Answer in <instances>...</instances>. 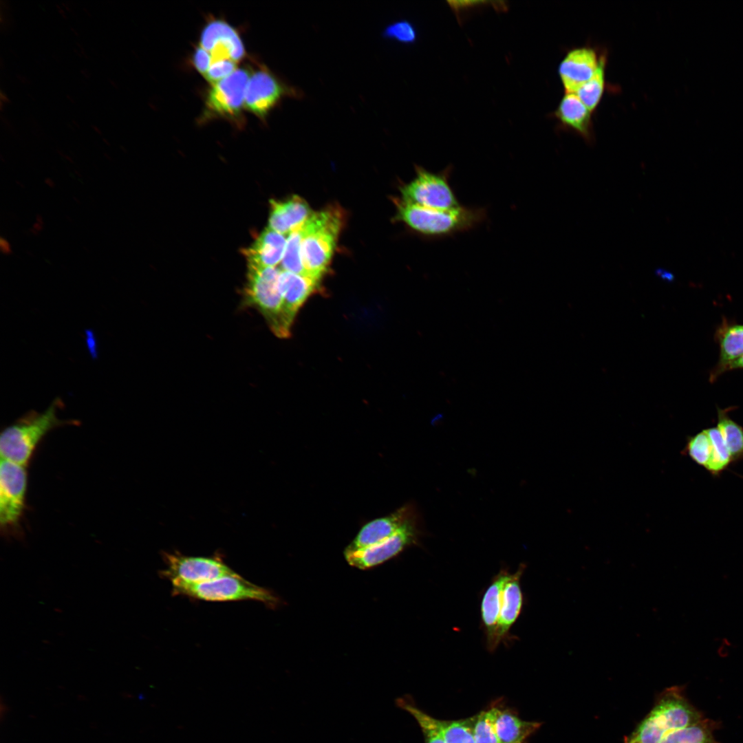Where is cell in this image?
I'll return each mask as SVG.
<instances>
[{
  "instance_id": "cell-1",
  "label": "cell",
  "mask_w": 743,
  "mask_h": 743,
  "mask_svg": "<svg viewBox=\"0 0 743 743\" xmlns=\"http://www.w3.org/2000/svg\"><path fill=\"white\" fill-rule=\"evenodd\" d=\"M702 713L693 706L682 686L665 689L655 705L625 743H660L675 731L691 726L703 719Z\"/></svg>"
},
{
  "instance_id": "cell-2",
  "label": "cell",
  "mask_w": 743,
  "mask_h": 743,
  "mask_svg": "<svg viewBox=\"0 0 743 743\" xmlns=\"http://www.w3.org/2000/svg\"><path fill=\"white\" fill-rule=\"evenodd\" d=\"M398 217L409 228L429 239H441L472 230L486 218L481 207L460 206L438 209L396 200Z\"/></svg>"
},
{
  "instance_id": "cell-3",
  "label": "cell",
  "mask_w": 743,
  "mask_h": 743,
  "mask_svg": "<svg viewBox=\"0 0 743 743\" xmlns=\"http://www.w3.org/2000/svg\"><path fill=\"white\" fill-rule=\"evenodd\" d=\"M343 224L339 209L330 208L312 213L303 223L301 256L308 277L319 281L333 254Z\"/></svg>"
},
{
  "instance_id": "cell-4",
  "label": "cell",
  "mask_w": 743,
  "mask_h": 743,
  "mask_svg": "<svg viewBox=\"0 0 743 743\" xmlns=\"http://www.w3.org/2000/svg\"><path fill=\"white\" fill-rule=\"evenodd\" d=\"M62 401L56 398L41 413L32 411L5 429L0 436L1 459L26 466L36 447L53 429L65 424L57 416Z\"/></svg>"
},
{
  "instance_id": "cell-5",
  "label": "cell",
  "mask_w": 743,
  "mask_h": 743,
  "mask_svg": "<svg viewBox=\"0 0 743 743\" xmlns=\"http://www.w3.org/2000/svg\"><path fill=\"white\" fill-rule=\"evenodd\" d=\"M281 270L276 267H261L248 263L247 281L243 305L257 309L275 336L286 338L281 316L282 297L279 289Z\"/></svg>"
},
{
  "instance_id": "cell-6",
  "label": "cell",
  "mask_w": 743,
  "mask_h": 743,
  "mask_svg": "<svg viewBox=\"0 0 743 743\" xmlns=\"http://www.w3.org/2000/svg\"><path fill=\"white\" fill-rule=\"evenodd\" d=\"M173 592L207 601H257L276 606L279 599L270 590L252 583L237 573L199 584L172 583Z\"/></svg>"
},
{
  "instance_id": "cell-7",
  "label": "cell",
  "mask_w": 743,
  "mask_h": 743,
  "mask_svg": "<svg viewBox=\"0 0 743 743\" xmlns=\"http://www.w3.org/2000/svg\"><path fill=\"white\" fill-rule=\"evenodd\" d=\"M415 177L402 186V200L424 207L451 209L460 205L450 184L451 167L432 172L416 166Z\"/></svg>"
},
{
  "instance_id": "cell-8",
  "label": "cell",
  "mask_w": 743,
  "mask_h": 743,
  "mask_svg": "<svg viewBox=\"0 0 743 743\" xmlns=\"http://www.w3.org/2000/svg\"><path fill=\"white\" fill-rule=\"evenodd\" d=\"M422 534L420 517L416 512L389 537L365 548L344 552V555L350 566L368 569L393 558L409 546L417 545Z\"/></svg>"
},
{
  "instance_id": "cell-9",
  "label": "cell",
  "mask_w": 743,
  "mask_h": 743,
  "mask_svg": "<svg viewBox=\"0 0 743 743\" xmlns=\"http://www.w3.org/2000/svg\"><path fill=\"white\" fill-rule=\"evenodd\" d=\"M304 92L290 85L266 67L250 75L245 95L244 107L264 119L286 97L301 99Z\"/></svg>"
},
{
  "instance_id": "cell-10",
  "label": "cell",
  "mask_w": 743,
  "mask_h": 743,
  "mask_svg": "<svg viewBox=\"0 0 743 743\" xmlns=\"http://www.w3.org/2000/svg\"><path fill=\"white\" fill-rule=\"evenodd\" d=\"M164 557L166 567L162 574L171 583L199 584L236 573L219 557H190L175 552L164 553Z\"/></svg>"
},
{
  "instance_id": "cell-11",
  "label": "cell",
  "mask_w": 743,
  "mask_h": 743,
  "mask_svg": "<svg viewBox=\"0 0 743 743\" xmlns=\"http://www.w3.org/2000/svg\"><path fill=\"white\" fill-rule=\"evenodd\" d=\"M25 466L1 459L0 464V523L16 526L23 513L27 490Z\"/></svg>"
},
{
  "instance_id": "cell-12",
  "label": "cell",
  "mask_w": 743,
  "mask_h": 743,
  "mask_svg": "<svg viewBox=\"0 0 743 743\" xmlns=\"http://www.w3.org/2000/svg\"><path fill=\"white\" fill-rule=\"evenodd\" d=\"M250 73L237 68L228 77L212 84L205 100L211 116L234 118L241 115Z\"/></svg>"
},
{
  "instance_id": "cell-13",
  "label": "cell",
  "mask_w": 743,
  "mask_h": 743,
  "mask_svg": "<svg viewBox=\"0 0 743 743\" xmlns=\"http://www.w3.org/2000/svg\"><path fill=\"white\" fill-rule=\"evenodd\" d=\"M200 43L209 52L213 62L228 59L237 63L245 56L244 44L237 30L220 19L211 21L204 26Z\"/></svg>"
},
{
  "instance_id": "cell-14",
  "label": "cell",
  "mask_w": 743,
  "mask_h": 743,
  "mask_svg": "<svg viewBox=\"0 0 743 743\" xmlns=\"http://www.w3.org/2000/svg\"><path fill=\"white\" fill-rule=\"evenodd\" d=\"M600 56L590 47L569 50L559 65L558 73L566 93L577 91L595 74Z\"/></svg>"
},
{
  "instance_id": "cell-15",
  "label": "cell",
  "mask_w": 743,
  "mask_h": 743,
  "mask_svg": "<svg viewBox=\"0 0 743 743\" xmlns=\"http://www.w3.org/2000/svg\"><path fill=\"white\" fill-rule=\"evenodd\" d=\"M318 285L319 281L311 277L281 270L279 289L282 297L281 316L288 334L298 310Z\"/></svg>"
},
{
  "instance_id": "cell-16",
  "label": "cell",
  "mask_w": 743,
  "mask_h": 743,
  "mask_svg": "<svg viewBox=\"0 0 743 743\" xmlns=\"http://www.w3.org/2000/svg\"><path fill=\"white\" fill-rule=\"evenodd\" d=\"M416 512L414 506L407 504L386 517L368 522L362 527L345 552L365 548L389 537Z\"/></svg>"
},
{
  "instance_id": "cell-17",
  "label": "cell",
  "mask_w": 743,
  "mask_h": 743,
  "mask_svg": "<svg viewBox=\"0 0 743 743\" xmlns=\"http://www.w3.org/2000/svg\"><path fill=\"white\" fill-rule=\"evenodd\" d=\"M525 568L524 564H520L515 572L509 574L504 585L496 633L498 646L509 639L510 630L521 612L524 595L520 581Z\"/></svg>"
},
{
  "instance_id": "cell-18",
  "label": "cell",
  "mask_w": 743,
  "mask_h": 743,
  "mask_svg": "<svg viewBox=\"0 0 743 743\" xmlns=\"http://www.w3.org/2000/svg\"><path fill=\"white\" fill-rule=\"evenodd\" d=\"M509 574L507 569L500 570L493 577L481 601L482 623L486 638V645L490 652H495L498 647L496 633L501 609L502 590Z\"/></svg>"
},
{
  "instance_id": "cell-19",
  "label": "cell",
  "mask_w": 743,
  "mask_h": 743,
  "mask_svg": "<svg viewBox=\"0 0 743 743\" xmlns=\"http://www.w3.org/2000/svg\"><path fill=\"white\" fill-rule=\"evenodd\" d=\"M714 337L719 345L720 355L710 372V382L728 372L729 366L743 355V325L724 319L716 328Z\"/></svg>"
},
{
  "instance_id": "cell-20",
  "label": "cell",
  "mask_w": 743,
  "mask_h": 743,
  "mask_svg": "<svg viewBox=\"0 0 743 743\" xmlns=\"http://www.w3.org/2000/svg\"><path fill=\"white\" fill-rule=\"evenodd\" d=\"M312 214L308 203L297 195L284 201L271 200L268 227L286 235L305 222Z\"/></svg>"
},
{
  "instance_id": "cell-21",
  "label": "cell",
  "mask_w": 743,
  "mask_h": 743,
  "mask_svg": "<svg viewBox=\"0 0 743 743\" xmlns=\"http://www.w3.org/2000/svg\"><path fill=\"white\" fill-rule=\"evenodd\" d=\"M592 113L575 93H566L553 116L566 128L578 133L586 142L594 140Z\"/></svg>"
},
{
  "instance_id": "cell-22",
  "label": "cell",
  "mask_w": 743,
  "mask_h": 743,
  "mask_svg": "<svg viewBox=\"0 0 743 743\" xmlns=\"http://www.w3.org/2000/svg\"><path fill=\"white\" fill-rule=\"evenodd\" d=\"M287 239L267 227L251 246L244 250L248 263L261 267H275L282 261Z\"/></svg>"
},
{
  "instance_id": "cell-23",
  "label": "cell",
  "mask_w": 743,
  "mask_h": 743,
  "mask_svg": "<svg viewBox=\"0 0 743 743\" xmlns=\"http://www.w3.org/2000/svg\"><path fill=\"white\" fill-rule=\"evenodd\" d=\"M494 726L500 743H524L526 738L535 731L540 723L524 721L508 710L491 709Z\"/></svg>"
},
{
  "instance_id": "cell-24",
  "label": "cell",
  "mask_w": 743,
  "mask_h": 743,
  "mask_svg": "<svg viewBox=\"0 0 743 743\" xmlns=\"http://www.w3.org/2000/svg\"><path fill=\"white\" fill-rule=\"evenodd\" d=\"M717 722L703 718L687 727L670 733L660 743H720L714 736Z\"/></svg>"
},
{
  "instance_id": "cell-25",
  "label": "cell",
  "mask_w": 743,
  "mask_h": 743,
  "mask_svg": "<svg viewBox=\"0 0 743 743\" xmlns=\"http://www.w3.org/2000/svg\"><path fill=\"white\" fill-rule=\"evenodd\" d=\"M731 407L718 408V423L725 444L730 453L732 462L743 460V427L729 416Z\"/></svg>"
},
{
  "instance_id": "cell-26",
  "label": "cell",
  "mask_w": 743,
  "mask_h": 743,
  "mask_svg": "<svg viewBox=\"0 0 743 743\" xmlns=\"http://www.w3.org/2000/svg\"><path fill=\"white\" fill-rule=\"evenodd\" d=\"M606 58L600 56L599 64L594 76L575 93L583 104L593 112L599 105L605 85Z\"/></svg>"
},
{
  "instance_id": "cell-27",
  "label": "cell",
  "mask_w": 743,
  "mask_h": 743,
  "mask_svg": "<svg viewBox=\"0 0 743 743\" xmlns=\"http://www.w3.org/2000/svg\"><path fill=\"white\" fill-rule=\"evenodd\" d=\"M397 705L408 711L418 722L424 736L425 743H446L440 731L438 720L418 709L408 698H398Z\"/></svg>"
},
{
  "instance_id": "cell-28",
  "label": "cell",
  "mask_w": 743,
  "mask_h": 743,
  "mask_svg": "<svg viewBox=\"0 0 743 743\" xmlns=\"http://www.w3.org/2000/svg\"><path fill=\"white\" fill-rule=\"evenodd\" d=\"M705 429L712 445L711 458L705 469L715 476L725 470L733 462L719 429L715 427Z\"/></svg>"
},
{
  "instance_id": "cell-29",
  "label": "cell",
  "mask_w": 743,
  "mask_h": 743,
  "mask_svg": "<svg viewBox=\"0 0 743 743\" xmlns=\"http://www.w3.org/2000/svg\"><path fill=\"white\" fill-rule=\"evenodd\" d=\"M302 224L297 227L288 235L284 255L281 261V267L282 270L308 277L303 266L301 256V244L303 237Z\"/></svg>"
},
{
  "instance_id": "cell-30",
  "label": "cell",
  "mask_w": 743,
  "mask_h": 743,
  "mask_svg": "<svg viewBox=\"0 0 743 743\" xmlns=\"http://www.w3.org/2000/svg\"><path fill=\"white\" fill-rule=\"evenodd\" d=\"M438 724L446 743H476L473 733V718L460 721L438 720Z\"/></svg>"
},
{
  "instance_id": "cell-31",
  "label": "cell",
  "mask_w": 743,
  "mask_h": 743,
  "mask_svg": "<svg viewBox=\"0 0 743 743\" xmlns=\"http://www.w3.org/2000/svg\"><path fill=\"white\" fill-rule=\"evenodd\" d=\"M684 451L694 462L705 469L712 452L711 442L706 429L689 437Z\"/></svg>"
},
{
  "instance_id": "cell-32",
  "label": "cell",
  "mask_w": 743,
  "mask_h": 743,
  "mask_svg": "<svg viewBox=\"0 0 743 743\" xmlns=\"http://www.w3.org/2000/svg\"><path fill=\"white\" fill-rule=\"evenodd\" d=\"M382 36L399 43L411 45L418 39V30L413 23L401 19L387 25L382 32Z\"/></svg>"
},
{
  "instance_id": "cell-33",
  "label": "cell",
  "mask_w": 743,
  "mask_h": 743,
  "mask_svg": "<svg viewBox=\"0 0 743 743\" xmlns=\"http://www.w3.org/2000/svg\"><path fill=\"white\" fill-rule=\"evenodd\" d=\"M473 733L476 743H500L495 732L491 709L473 718Z\"/></svg>"
},
{
  "instance_id": "cell-34",
  "label": "cell",
  "mask_w": 743,
  "mask_h": 743,
  "mask_svg": "<svg viewBox=\"0 0 743 743\" xmlns=\"http://www.w3.org/2000/svg\"><path fill=\"white\" fill-rule=\"evenodd\" d=\"M236 66L237 63L231 60L215 61L212 63L204 76L213 84L230 76L237 69Z\"/></svg>"
},
{
  "instance_id": "cell-35",
  "label": "cell",
  "mask_w": 743,
  "mask_h": 743,
  "mask_svg": "<svg viewBox=\"0 0 743 743\" xmlns=\"http://www.w3.org/2000/svg\"><path fill=\"white\" fill-rule=\"evenodd\" d=\"M193 62L197 70L204 76L211 67L213 60L209 52L200 46L193 54Z\"/></svg>"
},
{
  "instance_id": "cell-36",
  "label": "cell",
  "mask_w": 743,
  "mask_h": 743,
  "mask_svg": "<svg viewBox=\"0 0 743 743\" xmlns=\"http://www.w3.org/2000/svg\"><path fill=\"white\" fill-rule=\"evenodd\" d=\"M0 250L4 255H10L12 254V249L9 241L3 237H0Z\"/></svg>"
},
{
  "instance_id": "cell-37",
  "label": "cell",
  "mask_w": 743,
  "mask_h": 743,
  "mask_svg": "<svg viewBox=\"0 0 743 743\" xmlns=\"http://www.w3.org/2000/svg\"><path fill=\"white\" fill-rule=\"evenodd\" d=\"M740 369H743V355L729 366L728 371Z\"/></svg>"
},
{
  "instance_id": "cell-38",
  "label": "cell",
  "mask_w": 743,
  "mask_h": 743,
  "mask_svg": "<svg viewBox=\"0 0 743 743\" xmlns=\"http://www.w3.org/2000/svg\"><path fill=\"white\" fill-rule=\"evenodd\" d=\"M0 99H1V101L3 102L5 104H8V103H11V100L9 98V97L3 91H0Z\"/></svg>"
},
{
  "instance_id": "cell-39",
  "label": "cell",
  "mask_w": 743,
  "mask_h": 743,
  "mask_svg": "<svg viewBox=\"0 0 743 743\" xmlns=\"http://www.w3.org/2000/svg\"><path fill=\"white\" fill-rule=\"evenodd\" d=\"M44 183L50 188H54L56 186L54 181L49 177L44 180Z\"/></svg>"
},
{
  "instance_id": "cell-40",
  "label": "cell",
  "mask_w": 743,
  "mask_h": 743,
  "mask_svg": "<svg viewBox=\"0 0 743 743\" xmlns=\"http://www.w3.org/2000/svg\"><path fill=\"white\" fill-rule=\"evenodd\" d=\"M56 8L58 13L61 14V16L63 19H66L67 17V15L65 14V11L64 8H63L62 6L56 5Z\"/></svg>"
},
{
  "instance_id": "cell-41",
  "label": "cell",
  "mask_w": 743,
  "mask_h": 743,
  "mask_svg": "<svg viewBox=\"0 0 743 743\" xmlns=\"http://www.w3.org/2000/svg\"><path fill=\"white\" fill-rule=\"evenodd\" d=\"M32 228L40 233L43 230L44 226L41 224L35 222L32 224Z\"/></svg>"
},
{
  "instance_id": "cell-42",
  "label": "cell",
  "mask_w": 743,
  "mask_h": 743,
  "mask_svg": "<svg viewBox=\"0 0 743 743\" xmlns=\"http://www.w3.org/2000/svg\"><path fill=\"white\" fill-rule=\"evenodd\" d=\"M80 74L86 78H89L91 76L89 72L86 69H81Z\"/></svg>"
},
{
  "instance_id": "cell-43",
  "label": "cell",
  "mask_w": 743,
  "mask_h": 743,
  "mask_svg": "<svg viewBox=\"0 0 743 743\" xmlns=\"http://www.w3.org/2000/svg\"><path fill=\"white\" fill-rule=\"evenodd\" d=\"M91 128L97 134H98V135H102L103 134L102 130L100 129L99 127H98V126H96L95 125H92Z\"/></svg>"
},
{
  "instance_id": "cell-44",
  "label": "cell",
  "mask_w": 743,
  "mask_h": 743,
  "mask_svg": "<svg viewBox=\"0 0 743 743\" xmlns=\"http://www.w3.org/2000/svg\"><path fill=\"white\" fill-rule=\"evenodd\" d=\"M35 219H36V222H38V223L41 224L43 225L44 224L43 218V217H42V215L41 214H37L36 215Z\"/></svg>"
},
{
  "instance_id": "cell-45",
  "label": "cell",
  "mask_w": 743,
  "mask_h": 743,
  "mask_svg": "<svg viewBox=\"0 0 743 743\" xmlns=\"http://www.w3.org/2000/svg\"><path fill=\"white\" fill-rule=\"evenodd\" d=\"M17 78H18V79H19V80H20L21 82H22L23 83H25V84H27V83H28V82H29L28 79V78H27L26 77L23 76H21V75H19V74H18V75H17Z\"/></svg>"
},
{
  "instance_id": "cell-46",
  "label": "cell",
  "mask_w": 743,
  "mask_h": 743,
  "mask_svg": "<svg viewBox=\"0 0 743 743\" xmlns=\"http://www.w3.org/2000/svg\"><path fill=\"white\" fill-rule=\"evenodd\" d=\"M76 45L80 49V54H83V56H85L86 58H88V57L87 56V54H86V53H85V52L84 50L83 47L78 43H77Z\"/></svg>"
},
{
  "instance_id": "cell-47",
  "label": "cell",
  "mask_w": 743,
  "mask_h": 743,
  "mask_svg": "<svg viewBox=\"0 0 743 743\" xmlns=\"http://www.w3.org/2000/svg\"><path fill=\"white\" fill-rule=\"evenodd\" d=\"M109 83L114 88L118 89V85L113 79H109Z\"/></svg>"
},
{
  "instance_id": "cell-48",
  "label": "cell",
  "mask_w": 743,
  "mask_h": 743,
  "mask_svg": "<svg viewBox=\"0 0 743 743\" xmlns=\"http://www.w3.org/2000/svg\"><path fill=\"white\" fill-rule=\"evenodd\" d=\"M63 158H65V160H67V162H69V163H71V164H74V160H73V158H72L71 156H69V155H68L65 154V155H64V157H63Z\"/></svg>"
},
{
  "instance_id": "cell-49",
  "label": "cell",
  "mask_w": 743,
  "mask_h": 743,
  "mask_svg": "<svg viewBox=\"0 0 743 743\" xmlns=\"http://www.w3.org/2000/svg\"><path fill=\"white\" fill-rule=\"evenodd\" d=\"M29 232H30V233L31 234H32V235H33L34 236H38V235H39V232H38L37 230H36L35 229H34V228H33L32 227V228H30L29 229Z\"/></svg>"
},
{
  "instance_id": "cell-50",
  "label": "cell",
  "mask_w": 743,
  "mask_h": 743,
  "mask_svg": "<svg viewBox=\"0 0 743 743\" xmlns=\"http://www.w3.org/2000/svg\"><path fill=\"white\" fill-rule=\"evenodd\" d=\"M61 5H62V7H63V8H64V9H65V10H66V11H67V12H71V8H70V7L69 6V5H67V3H62V4H61Z\"/></svg>"
},
{
  "instance_id": "cell-51",
  "label": "cell",
  "mask_w": 743,
  "mask_h": 743,
  "mask_svg": "<svg viewBox=\"0 0 743 743\" xmlns=\"http://www.w3.org/2000/svg\"><path fill=\"white\" fill-rule=\"evenodd\" d=\"M103 154H104V157H105V158H106L107 160H113V159H112V158H111V156L110 155V154H109V153H104Z\"/></svg>"
},
{
  "instance_id": "cell-52",
  "label": "cell",
  "mask_w": 743,
  "mask_h": 743,
  "mask_svg": "<svg viewBox=\"0 0 743 743\" xmlns=\"http://www.w3.org/2000/svg\"><path fill=\"white\" fill-rule=\"evenodd\" d=\"M119 148L123 153H127V148L125 146L121 144V145L119 146Z\"/></svg>"
},
{
  "instance_id": "cell-53",
  "label": "cell",
  "mask_w": 743,
  "mask_h": 743,
  "mask_svg": "<svg viewBox=\"0 0 743 743\" xmlns=\"http://www.w3.org/2000/svg\"><path fill=\"white\" fill-rule=\"evenodd\" d=\"M16 184H17V185H19V186L20 187H21V188H24V187H25V185H24V184H23V183L22 182H21V181H19V180H16Z\"/></svg>"
},
{
  "instance_id": "cell-54",
  "label": "cell",
  "mask_w": 743,
  "mask_h": 743,
  "mask_svg": "<svg viewBox=\"0 0 743 743\" xmlns=\"http://www.w3.org/2000/svg\"><path fill=\"white\" fill-rule=\"evenodd\" d=\"M70 30L75 36H78V32H76V30L73 27H70Z\"/></svg>"
},
{
  "instance_id": "cell-55",
  "label": "cell",
  "mask_w": 743,
  "mask_h": 743,
  "mask_svg": "<svg viewBox=\"0 0 743 743\" xmlns=\"http://www.w3.org/2000/svg\"><path fill=\"white\" fill-rule=\"evenodd\" d=\"M103 142H104V143H105V144H106L107 146H110V142H109V140H107V138H103Z\"/></svg>"
},
{
  "instance_id": "cell-56",
  "label": "cell",
  "mask_w": 743,
  "mask_h": 743,
  "mask_svg": "<svg viewBox=\"0 0 743 743\" xmlns=\"http://www.w3.org/2000/svg\"><path fill=\"white\" fill-rule=\"evenodd\" d=\"M66 97L71 103H75L74 98L70 95H67Z\"/></svg>"
},
{
  "instance_id": "cell-57",
  "label": "cell",
  "mask_w": 743,
  "mask_h": 743,
  "mask_svg": "<svg viewBox=\"0 0 743 743\" xmlns=\"http://www.w3.org/2000/svg\"><path fill=\"white\" fill-rule=\"evenodd\" d=\"M57 153H58V154L59 155L62 156V157H64V155H65V153H63V151H62L61 150H60V149H58V150H57Z\"/></svg>"
},
{
  "instance_id": "cell-58",
  "label": "cell",
  "mask_w": 743,
  "mask_h": 743,
  "mask_svg": "<svg viewBox=\"0 0 743 743\" xmlns=\"http://www.w3.org/2000/svg\"><path fill=\"white\" fill-rule=\"evenodd\" d=\"M3 104L4 103L3 102L0 101V110H1V111H3Z\"/></svg>"
},
{
  "instance_id": "cell-59",
  "label": "cell",
  "mask_w": 743,
  "mask_h": 743,
  "mask_svg": "<svg viewBox=\"0 0 743 743\" xmlns=\"http://www.w3.org/2000/svg\"><path fill=\"white\" fill-rule=\"evenodd\" d=\"M73 199H74V201H75V202H76V203H78V204H80V201L78 200V199L77 197H76L75 196H74V197H73Z\"/></svg>"
},
{
  "instance_id": "cell-60",
  "label": "cell",
  "mask_w": 743,
  "mask_h": 743,
  "mask_svg": "<svg viewBox=\"0 0 743 743\" xmlns=\"http://www.w3.org/2000/svg\"><path fill=\"white\" fill-rule=\"evenodd\" d=\"M74 173H75V174H76V175H78V177H81V174H80V173H79V172H78V171L75 170V171H74Z\"/></svg>"
},
{
  "instance_id": "cell-61",
  "label": "cell",
  "mask_w": 743,
  "mask_h": 743,
  "mask_svg": "<svg viewBox=\"0 0 743 743\" xmlns=\"http://www.w3.org/2000/svg\"><path fill=\"white\" fill-rule=\"evenodd\" d=\"M84 10L87 14H89V16H91V14L89 13V10H87L86 8H84Z\"/></svg>"
},
{
  "instance_id": "cell-62",
  "label": "cell",
  "mask_w": 743,
  "mask_h": 743,
  "mask_svg": "<svg viewBox=\"0 0 743 743\" xmlns=\"http://www.w3.org/2000/svg\"><path fill=\"white\" fill-rule=\"evenodd\" d=\"M0 157H1V161L3 162H5L6 161L4 160L3 158L2 157V155H0Z\"/></svg>"
}]
</instances>
